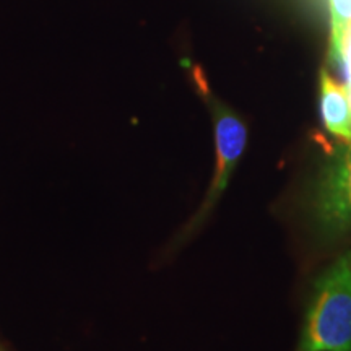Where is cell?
<instances>
[{"mask_svg":"<svg viewBox=\"0 0 351 351\" xmlns=\"http://www.w3.org/2000/svg\"><path fill=\"white\" fill-rule=\"evenodd\" d=\"M346 80H348V85H346V91H348V99L351 104V72L346 73Z\"/></svg>","mask_w":351,"mask_h":351,"instance_id":"obj_6","label":"cell"},{"mask_svg":"<svg viewBox=\"0 0 351 351\" xmlns=\"http://www.w3.org/2000/svg\"><path fill=\"white\" fill-rule=\"evenodd\" d=\"M315 219L327 236L351 231V143L328 166L315 192Z\"/></svg>","mask_w":351,"mask_h":351,"instance_id":"obj_3","label":"cell"},{"mask_svg":"<svg viewBox=\"0 0 351 351\" xmlns=\"http://www.w3.org/2000/svg\"><path fill=\"white\" fill-rule=\"evenodd\" d=\"M204 95L210 101V109H212L213 127H215V147H217V165H215V173L212 178V184L205 195L204 204L199 208V212L194 215V218L189 221L186 230L182 231L181 238L186 239L194 232L197 228L204 225V221L212 212L217 202L221 197L223 191L226 189V184L230 181L232 171L238 165L241 155H243L245 140H247V130L243 121L236 116L231 109H228L225 104L213 99L207 93V88L204 86Z\"/></svg>","mask_w":351,"mask_h":351,"instance_id":"obj_2","label":"cell"},{"mask_svg":"<svg viewBox=\"0 0 351 351\" xmlns=\"http://www.w3.org/2000/svg\"><path fill=\"white\" fill-rule=\"evenodd\" d=\"M330 8V56L335 60L340 54L346 34L351 29V0H328Z\"/></svg>","mask_w":351,"mask_h":351,"instance_id":"obj_5","label":"cell"},{"mask_svg":"<svg viewBox=\"0 0 351 351\" xmlns=\"http://www.w3.org/2000/svg\"><path fill=\"white\" fill-rule=\"evenodd\" d=\"M320 109L327 130L343 143H351V104L346 86L337 83L326 70L320 72Z\"/></svg>","mask_w":351,"mask_h":351,"instance_id":"obj_4","label":"cell"},{"mask_svg":"<svg viewBox=\"0 0 351 351\" xmlns=\"http://www.w3.org/2000/svg\"><path fill=\"white\" fill-rule=\"evenodd\" d=\"M298 351H351V251L315 280Z\"/></svg>","mask_w":351,"mask_h":351,"instance_id":"obj_1","label":"cell"}]
</instances>
